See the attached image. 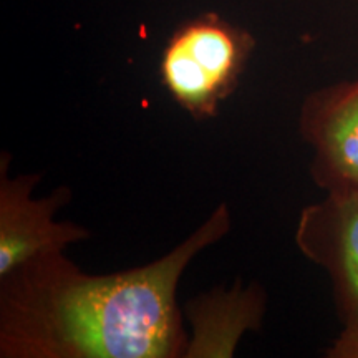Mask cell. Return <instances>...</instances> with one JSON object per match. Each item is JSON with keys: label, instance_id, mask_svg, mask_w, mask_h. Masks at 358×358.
<instances>
[{"label": "cell", "instance_id": "obj_1", "mask_svg": "<svg viewBox=\"0 0 358 358\" xmlns=\"http://www.w3.org/2000/svg\"><path fill=\"white\" fill-rule=\"evenodd\" d=\"M231 226L217 206L166 256L113 274H87L65 252L17 267L0 277V357L182 358L179 280Z\"/></svg>", "mask_w": 358, "mask_h": 358}, {"label": "cell", "instance_id": "obj_2", "mask_svg": "<svg viewBox=\"0 0 358 358\" xmlns=\"http://www.w3.org/2000/svg\"><path fill=\"white\" fill-rule=\"evenodd\" d=\"M252 48L248 30L217 13H203L185 22L168 40L159 64L161 82L192 118H213L239 85Z\"/></svg>", "mask_w": 358, "mask_h": 358}, {"label": "cell", "instance_id": "obj_3", "mask_svg": "<svg viewBox=\"0 0 358 358\" xmlns=\"http://www.w3.org/2000/svg\"><path fill=\"white\" fill-rule=\"evenodd\" d=\"M7 153L0 159V277L35 259L65 252L71 244L90 237V231L70 221H55L57 213L70 203L69 187L60 186L48 196H35L37 174L10 176Z\"/></svg>", "mask_w": 358, "mask_h": 358}, {"label": "cell", "instance_id": "obj_4", "mask_svg": "<svg viewBox=\"0 0 358 358\" xmlns=\"http://www.w3.org/2000/svg\"><path fill=\"white\" fill-rule=\"evenodd\" d=\"M295 243L329 274L343 329L358 332V191L332 192L303 208Z\"/></svg>", "mask_w": 358, "mask_h": 358}, {"label": "cell", "instance_id": "obj_5", "mask_svg": "<svg viewBox=\"0 0 358 358\" xmlns=\"http://www.w3.org/2000/svg\"><path fill=\"white\" fill-rule=\"evenodd\" d=\"M299 129L313 153V181L327 194L358 191V78L308 95Z\"/></svg>", "mask_w": 358, "mask_h": 358}, {"label": "cell", "instance_id": "obj_6", "mask_svg": "<svg viewBox=\"0 0 358 358\" xmlns=\"http://www.w3.org/2000/svg\"><path fill=\"white\" fill-rule=\"evenodd\" d=\"M266 313L261 285L217 287L192 299L186 306L192 335L185 358H229L245 332L259 330Z\"/></svg>", "mask_w": 358, "mask_h": 358}, {"label": "cell", "instance_id": "obj_7", "mask_svg": "<svg viewBox=\"0 0 358 358\" xmlns=\"http://www.w3.org/2000/svg\"><path fill=\"white\" fill-rule=\"evenodd\" d=\"M330 358H358V332L343 329L334 345L327 350Z\"/></svg>", "mask_w": 358, "mask_h": 358}]
</instances>
